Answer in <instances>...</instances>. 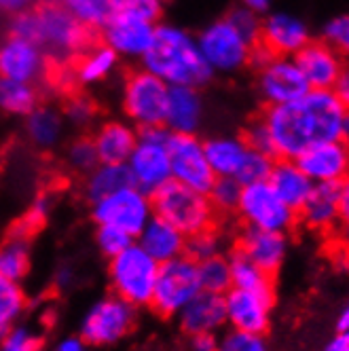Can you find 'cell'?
<instances>
[{
    "instance_id": "obj_1",
    "label": "cell",
    "mask_w": 349,
    "mask_h": 351,
    "mask_svg": "<svg viewBox=\"0 0 349 351\" xmlns=\"http://www.w3.org/2000/svg\"><path fill=\"white\" fill-rule=\"evenodd\" d=\"M347 110L333 89H309V93L292 104L267 106L263 121L273 140L276 159H296L320 142L345 140Z\"/></svg>"
},
{
    "instance_id": "obj_2",
    "label": "cell",
    "mask_w": 349,
    "mask_h": 351,
    "mask_svg": "<svg viewBox=\"0 0 349 351\" xmlns=\"http://www.w3.org/2000/svg\"><path fill=\"white\" fill-rule=\"evenodd\" d=\"M142 68L169 87L202 89L214 79L212 68L199 51L197 38L173 23H157L153 45L142 56Z\"/></svg>"
},
{
    "instance_id": "obj_3",
    "label": "cell",
    "mask_w": 349,
    "mask_h": 351,
    "mask_svg": "<svg viewBox=\"0 0 349 351\" xmlns=\"http://www.w3.org/2000/svg\"><path fill=\"white\" fill-rule=\"evenodd\" d=\"M11 34L34 43L47 60L60 62L83 53L91 40V28L83 26L56 0L17 13L11 21Z\"/></svg>"
},
{
    "instance_id": "obj_4",
    "label": "cell",
    "mask_w": 349,
    "mask_h": 351,
    "mask_svg": "<svg viewBox=\"0 0 349 351\" xmlns=\"http://www.w3.org/2000/svg\"><path fill=\"white\" fill-rule=\"evenodd\" d=\"M155 216L173 224L186 237L216 227L218 214L212 208L208 195L169 180L153 197Z\"/></svg>"
},
{
    "instance_id": "obj_5",
    "label": "cell",
    "mask_w": 349,
    "mask_h": 351,
    "mask_svg": "<svg viewBox=\"0 0 349 351\" xmlns=\"http://www.w3.org/2000/svg\"><path fill=\"white\" fill-rule=\"evenodd\" d=\"M106 273L112 294L138 309L151 305L159 263L148 256L136 241L108 261Z\"/></svg>"
},
{
    "instance_id": "obj_6",
    "label": "cell",
    "mask_w": 349,
    "mask_h": 351,
    "mask_svg": "<svg viewBox=\"0 0 349 351\" xmlns=\"http://www.w3.org/2000/svg\"><path fill=\"white\" fill-rule=\"evenodd\" d=\"M169 140L171 132L165 125L138 130V142L125 163L132 173L134 186L151 197L171 180Z\"/></svg>"
},
{
    "instance_id": "obj_7",
    "label": "cell",
    "mask_w": 349,
    "mask_h": 351,
    "mask_svg": "<svg viewBox=\"0 0 349 351\" xmlns=\"http://www.w3.org/2000/svg\"><path fill=\"white\" fill-rule=\"evenodd\" d=\"M138 324V307L130 305L128 300L117 294H106L93 300L85 309L79 322L81 339L93 347H112L128 339Z\"/></svg>"
},
{
    "instance_id": "obj_8",
    "label": "cell",
    "mask_w": 349,
    "mask_h": 351,
    "mask_svg": "<svg viewBox=\"0 0 349 351\" xmlns=\"http://www.w3.org/2000/svg\"><path fill=\"white\" fill-rule=\"evenodd\" d=\"M202 292L197 263L189 256H178L159 265L151 307L159 317H176L184 305Z\"/></svg>"
},
{
    "instance_id": "obj_9",
    "label": "cell",
    "mask_w": 349,
    "mask_h": 351,
    "mask_svg": "<svg viewBox=\"0 0 349 351\" xmlns=\"http://www.w3.org/2000/svg\"><path fill=\"white\" fill-rule=\"evenodd\" d=\"M199 51L214 74H233L250 66L254 45L248 43L227 17H220L199 32Z\"/></svg>"
},
{
    "instance_id": "obj_10",
    "label": "cell",
    "mask_w": 349,
    "mask_h": 351,
    "mask_svg": "<svg viewBox=\"0 0 349 351\" xmlns=\"http://www.w3.org/2000/svg\"><path fill=\"white\" fill-rule=\"evenodd\" d=\"M235 214L243 227L278 233H290L298 222L296 212L282 202L269 182L243 186Z\"/></svg>"
},
{
    "instance_id": "obj_11",
    "label": "cell",
    "mask_w": 349,
    "mask_h": 351,
    "mask_svg": "<svg viewBox=\"0 0 349 351\" xmlns=\"http://www.w3.org/2000/svg\"><path fill=\"white\" fill-rule=\"evenodd\" d=\"M91 208L93 224H106L130 233L134 239L146 227V222L155 216L153 199L138 186L121 189L104 199H99Z\"/></svg>"
},
{
    "instance_id": "obj_12",
    "label": "cell",
    "mask_w": 349,
    "mask_h": 351,
    "mask_svg": "<svg viewBox=\"0 0 349 351\" xmlns=\"http://www.w3.org/2000/svg\"><path fill=\"white\" fill-rule=\"evenodd\" d=\"M167 93L169 85L159 77L146 72L144 68L136 70L130 74L125 87H123V110L134 125H138V130L163 125Z\"/></svg>"
},
{
    "instance_id": "obj_13",
    "label": "cell",
    "mask_w": 349,
    "mask_h": 351,
    "mask_svg": "<svg viewBox=\"0 0 349 351\" xmlns=\"http://www.w3.org/2000/svg\"><path fill=\"white\" fill-rule=\"evenodd\" d=\"M256 89L267 106L292 104L309 93V85L294 58L282 56H269V60L256 68Z\"/></svg>"
},
{
    "instance_id": "obj_14",
    "label": "cell",
    "mask_w": 349,
    "mask_h": 351,
    "mask_svg": "<svg viewBox=\"0 0 349 351\" xmlns=\"http://www.w3.org/2000/svg\"><path fill=\"white\" fill-rule=\"evenodd\" d=\"M169 163H171V180L197 193L206 195L216 180L206 157L204 140L197 136L171 134Z\"/></svg>"
},
{
    "instance_id": "obj_15",
    "label": "cell",
    "mask_w": 349,
    "mask_h": 351,
    "mask_svg": "<svg viewBox=\"0 0 349 351\" xmlns=\"http://www.w3.org/2000/svg\"><path fill=\"white\" fill-rule=\"evenodd\" d=\"M273 305H276V296H271V294H258V292L231 288L224 294L227 328L267 337L271 328Z\"/></svg>"
},
{
    "instance_id": "obj_16",
    "label": "cell",
    "mask_w": 349,
    "mask_h": 351,
    "mask_svg": "<svg viewBox=\"0 0 349 351\" xmlns=\"http://www.w3.org/2000/svg\"><path fill=\"white\" fill-rule=\"evenodd\" d=\"M311 40V30L303 17L288 11H269L261 23V40L271 56L294 58Z\"/></svg>"
},
{
    "instance_id": "obj_17",
    "label": "cell",
    "mask_w": 349,
    "mask_h": 351,
    "mask_svg": "<svg viewBox=\"0 0 349 351\" xmlns=\"http://www.w3.org/2000/svg\"><path fill=\"white\" fill-rule=\"evenodd\" d=\"M313 184H339L349 176V142H320L309 146L296 159Z\"/></svg>"
},
{
    "instance_id": "obj_18",
    "label": "cell",
    "mask_w": 349,
    "mask_h": 351,
    "mask_svg": "<svg viewBox=\"0 0 349 351\" xmlns=\"http://www.w3.org/2000/svg\"><path fill=\"white\" fill-rule=\"evenodd\" d=\"M157 23L117 11L102 28L104 45H108L119 58H138L151 49Z\"/></svg>"
},
{
    "instance_id": "obj_19",
    "label": "cell",
    "mask_w": 349,
    "mask_h": 351,
    "mask_svg": "<svg viewBox=\"0 0 349 351\" xmlns=\"http://www.w3.org/2000/svg\"><path fill=\"white\" fill-rule=\"evenodd\" d=\"M237 252H241L248 261H252L258 269L276 278L282 265L286 263L290 237L288 233L278 231H263L252 227H241L239 235L235 237Z\"/></svg>"
},
{
    "instance_id": "obj_20",
    "label": "cell",
    "mask_w": 349,
    "mask_h": 351,
    "mask_svg": "<svg viewBox=\"0 0 349 351\" xmlns=\"http://www.w3.org/2000/svg\"><path fill=\"white\" fill-rule=\"evenodd\" d=\"M45 70L47 58L34 43L13 34L0 43V77L36 85Z\"/></svg>"
},
{
    "instance_id": "obj_21",
    "label": "cell",
    "mask_w": 349,
    "mask_h": 351,
    "mask_svg": "<svg viewBox=\"0 0 349 351\" xmlns=\"http://www.w3.org/2000/svg\"><path fill=\"white\" fill-rule=\"evenodd\" d=\"M180 332L186 337L195 335H220L227 328V309H224V296L212 292H199L184 309L173 317Z\"/></svg>"
},
{
    "instance_id": "obj_22",
    "label": "cell",
    "mask_w": 349,
    "mask_h": 351,
    "mask_svg": "<svg viewBox=\"0 0 349 351\" xmlns=\"http://www.w3.org/2000/svg\"><path fill=\"white\" fill-rule=\"evenodd\" d=\"M294 62L301 68L309 89H333L345 66V60L326 40H309L294 56Z\"/></svg>"
},
{
    "instance_id": "obj_23",
    "label": "cell",
    "mask_w": 349,
    "mask_h": 351,
    "mask_svg": "<svg viewBox=\"0 0 349 351\" xmlns=\"http://www.w3.org/2000/svg\"><path fill=\"white\" fill-rule=\"evenodd\" d=\"M34 227L36 224L26 218L0 239V275L3 278L17 284L26 282L32 269Z\"/></svg>"
},
{
    "instance_id": "obj_24",
    "label": "cell",
    "mask_w": 349,
    "mask_h": 351,
    "mask_svg": "<svg viewBox=\"0 0 349 351\" xmlns=\"http://www.w3.org/2000/svg\"><path fill=\"white\" fill-rule=\"evenodd\" d=\"M206 117V102L202 89L195 87H169L167 93V108L163 125L171 134L197 136Z\"/></svg>"
},
{
    "instance_id": "obj_25",
    "label": "cell",
    "mask_w": 349,
    "mask_h": 351,
    "mask_svg": "<svg viewBox=\"0 0 349 351\" xmlns=\"http://www.w3.org/2000/svg\"><path fill=\"white\" fill-rule=\"evenodd\" d=\"M298 222L313 233H330L335 231L339 220V195L337 184H313L309 197L301 210L296 212Z\"/></svg>"
},
{
    "instance_id": "obj_26",
    "label": "cell",
    "mask_w": 349,
    "mask_h": 351,
    "mask_svg": "<svg viewBox=\"0 0 349 351\" xmlns=\"http://www.w3.org/2000/svg\"><path fill=\"white\" fill-rule=\"evenodd\" d=\"M136 243L144 250V252L155 258L159 265L173 261L184 254V245H186V235L180 233L173 224L167 220L153 216L146 222V227L138 233Z\"/></svg>"
},
{
    "instance_id": "obj_27",
    "label": "cell",
    "mask_w": 349,
    "mask_h": 351,
    "mask_svg": "<svg viewBox=\"0 0 349 351\" xmlns=\"http://www.w3.org/2000/svg\"><path fill=\"white\" fill-rule=\"evenodd\" d=\"M99 163H128L138 142V130L125 121H108L91 136Z\"/></svg>"
},
{
    "instance_id": "obj_28",
    "label": "cell",
    "mask_w": 349,
    "mask_h": 351,
    "mask_svg": "<svg viewBox=\"0 0 349 351\" xmlns=\"http://www.w3.org/2000/svg\"><path fill=\"white\" fill-rule=\"evenodd\" d=\"M267 182L282 202L294 212L301 210V206L305 204V199L313 189V182L307 178V173L292 159H276Z\"/></svg>"
},
{
    "instance_id": "obj_29",
    "label": "cell",
    "mask_w": 349,
    "mask_h": 351,
    "mask_svg": "<svg viewBox=\"0 0 349 351\" xmlns=\"http://www.w3.org/2000/svg\"><path fill=\"white\" fill-rule=\"evenodd\" d=\"M204 150L216 178H235L250 148L241 136L220 134L204 140Z\"/></svg>"
},
{
    "instance_id": "obj_30",
    "label": "cell",
    "mask_w": 349,
    "mask_h": 351,
    "mask_svg": "<svg viewBox=\"0 0 349 351\" xmlns=\"http://www.w3.org/2000/svg\"><path fill=\"white\" fill-rule=\"evenodd\" d=\"M134 186L132 173L125 163H99L83 178V197L89 206L97 204L121 189Z\"/></svg>"
},
{
    "instance_id": "obj_31",
    "label": "cell",
    "mask_w": 349,
    "mask_h": 351,
    "mask_svg": "<svg viewBox=\"0 0 349 351\" xmlns=\"http://www.w3.org/2000/svg\"><path fill=\"white\" fill-rule=\"evenodd\" d=\"M23 123L28 140L43 150L56 148L64 138V114L53 106H36Z\"/></svg>"
},
{
    "instance_id": "obj_32",
    "label": "cell",
    "mask_w": 349,
    "mask_h": 351,
    "mask_svg": "<svg viewBox=\"0 0 349 351\" xmlns=\"http://www.w3.org/2000/svg\"><path fill=\"white\" fill-rule=\"evenodd\" d=\"M229 265H231V284L233 288L258 292V294H271L276 296V278L263 269H258L252 261H248L237 250H229Z\"/></svg>"
},
{
    "instance_id": "obj_33",
    "label": "cell",
    "mask_w": 349,
    "mask_h": 351,
    "mask_svg": "<svg viewBox=\"0 0 349 351\" xmlns=\"http://www.w3.org/2000/svg\"><path fill=\"white\" fill-rule=\"evenodd\" d=\"M28 311V294L21 284L0 275V339L21 324Z\"/></svg>"
},
{
    "instance_id": "obj_34",
    "label": "cell",
    "mask_w": 349,
    "mask_h": 351,
    "mask_svg": "<svg viewBox=\"0 0 349 351\" xmlns=\"http://www.w3.org/2000/svg\"><path fill=\"white\" fill-rule=\"evenodd\" d=\"M119 66V56L108 45H97L79 62L77 81L81 85H95L106 81Z\"/></svg>"
},
{
    "instance_id": "obj_35",
    "label": "cell",
    "mask_w": 349,
    "mask_h": 351,
    "mask_svg": "<svg viewBox=\"0 0 349 351\" xmlns=\"http://www.w3.org/2000/svg\"><path fill=\"white\" fill-rule=\"evenodd\" d=\"M38 106L34 85L0 77V110L13 117H28Z\"/></svg>"
},
{
    "instance_id": "obj_36",
    "label": "cell",
    "mask_w": 349,
    "mask_h": 351,
    "mask_svg": "<svg viewBox=\"0 0 349 351\" xmlns=\"http://www.w3.org/2000/svg\"><path fill=\"white\" fill-rule=\"evenodd\" d=\"M68 13L77 17L83 26L95 30L104 28L108 19L117 13L119 0H56Z\"/></svg>"
},
{
    "instance_id": "obj_37",
    "label": "cell",
    "mask_w": 349,
    "mask_h": 351,
    "mask_svg": "<svg viewBox=\"0 0 349 351\" xmlns=\"http://www.w3.org/2000/svg\"><path fill=\"white\" fill-rule=\"evenodd\" d=\"M197 271H199V282H202L204 292L224 296L233 288V284H231V265H229L227 254H218V256H212L208 261L197 263Z\"/></svg>"
},
{
    "instance_id": "obj_38",
    "label": "cell",
    "mask_w": 349,
    "mask_h": 351,
    "mask_svg": "<svg viewBox=\"0 0 349 351\" xmlns=\"http://www.w3.org/2000/svg\"><path fill=\"white\" fill-rule=\"evenodd\" d=\"M218 254H229L227 252V237H224L218 227H212L208 231L195 233L191 237H186V245H184V256L193 258L195 263L208 261L212 256Z\"/></svg>"
},
{
    "instance_id": "obj_39",
    "label": "cell",
    "mask_w": 349,
    "mask_h": 351,
    "mask_svg": "<svg viewBox=\"0 0 349 351\" xmlns=\"http://www.w3.org/2000/svg\"><path fill=\"white\" fill-rule=\"evenodd\" d=\"M241 184L235 178H216L206 193L216 214H235L241 197Z\"/></svg>"
},
{
    "instance_id": "obj_40",
    "label": "cell",
    "mask_w": 349,
    "mask_h": 351,
    "mask_svg": "<svg viewBox=\"0 0 349 351\" xmlns=\"http://www.w3.org/2000/svg\"><path fill=\"white\" fill-rule=\"evenodd\" d=\"M66 165L74 171L87 176L93 167L99 165L97 153H95V144L91 136H81L77 140H72L66 148Z\"/></svg>"
},
{
    "instance_id": "obj_41",
    "label": "cell",
    "mask_w": 349,
    "mask_h": 351,
    "mask_svg": "<svg viewBox=\"0 0 349 351\" xmlns=\"http://www.w3.org/2000/svg\"><path fill=\"white\" fill-rule=\"evenodd\" d=\"M273 163H276V159H273V157L256 153V150L250 148V150H248L245 159H243V163H241V167L235 173V180L241 186L256 184V182H267L269 173L273 169Z\"/></svg>"
},
{
    "instance_id": "obj_42",
    "label": "cell",
    "mask_w": 349,
    "mask_h": 351,
    "mask_svg": "<svg viewBox=\"0 0 349 351\" xmlns=\"http://www.w3.org/2000/svg\"><path fill=\"white\" fill-rule=\"evenodd\" d=\"M136 239L115 227H106V224H95V231H93V243L97 247V252L102 254L106 261L115 258L117 254H121L123 250L130 247Z\"/></svg>"
},
{
    "instance_id": "obj_43",
    "label": "cell",
    "mask_w": 349,
    "mask_h": 351,
    "mask_svg": "<svg viewBox=\"0 0 349 351\" xmlns=\"http://www.w3.org/2000/svg\"><path fill=\"white\" fill-rule=\"evenodd\" d=\"M216 351H271L265 335L241 332L235 328H224L218 335Z\"/></svg>"
},
{
    "instance_id": "obj_44",
    "label": "cell",
    "mask_w": 349,
    "mask_h": 351,
    "mask_svg": "<svg viewBox=\"0 0 349 351\" xmlns=\"http://www.w3.org/2000/svg\"><path fill=\"white\" fill-rule=\"evenodd\" d=\"M0 351H40V337L28 324H17L3 339Z\"/></svg>"
},
{
    "instance_id": "obj_45",
    "label": "cell",
    "mask_w": 349,
    "mask_h": 351,
    "mask_svg": "<svg viewBox=\"0 0 349 351\" xmlns=\"http://www.w3.org/2000/svg\"><path fill=\"white\" fill-rule=\"evenodd\" d=\"M224 17H227V19L233 23L235 30H237L248 43H252L254 47L258 45V40H261V23H263V17H261V15H256V13H252V11L243 9L241 5H237L235 9H231Z\"/></svg>"
},
{
    "instance_id": "obj_46",
    "label": "cell",
    "mask_w": 349,
    "mask_h": 351,
    "mask_svg": "<svg viewBox=\"0 0 349 351\" xmlns=\"http://www.w3.org/2000/svg\"><path fill=\"white\" fill-rule=\"evenodd\" d=\"M324 40L335 47L343 60H349V13L333 17L322 30Z\"/></svg>"
},
{
    "instance_id": "obj_47",
    "label": "cell",
    "mask_w": 349,
    "mask_h": 351,
    "mask_svg": "<svg viewBox=\"0 0 349 351\" xmlns=\"http://www.w3.org/2000/svg\"><path fill=\"white\" fill-rule=\"evenodd\" d=\"M241 138L248 144V148H252V150H256V153H263V155H269V157L276 159V148H273L271 134H269L267 125L261 117L248 123V128H245Z\"/></svg>"
},
{
    "instance_id": "obj_48",
    "label": "cell",
    "mask_w": 349,
    "mask_h": 351,
    "mask_svg": "<svg viewBox=\"0 0 349 351\" xmlns=\"http://www.w3.org/2000/svg\"><path fill=\"white\" fill-rule=\"evenodd\" d=\"M117 11L140 17L144 21L157 23V19L161 17V11H163V0H119Z\"/></svg>"
},
{
    "instance_id": "obj_49",
    "label": "cell",
    "mask_w": 349,
    "mask_h": 351,
    "mask_svg": "<svg viewBox=\"0 0 349 351\" xmlns=\"http://www.w3.org/2000/svg\"><path fill=\"white\" fill-rule=\"evenodd\" d=\"M64 121L74 125V128H87L95 117V108L87 97H74L64 108Z\"/></svg>"
},
{
    "instance_id": "obj_50",
    "label": "cell",
    "mask_w": 349,
    "mask_h": 351,
    "mask_svg": "<svg viewBox=\"0 0 349 351\" xmlns=\"http://www.w3.org/2000/svg\"><path fill=\"white\" fill-rule=\"evenodd\" d=\"M77 269H74L70 263H62L56 271H53V286L62 292L70 290L74 284H77Z\"/></svg>"
},
{
    "instance_id": "obj_51",
    "label": "cell",
    "mask_w": 349,
    "mask_h": 351,
    "mask_svg": "<svg viewBox=\"0 0 349 351\" xmlns=\"http://www.w3.org/2000/svg\"><path fill=\"white\" fill-rule=\"evenodd\" d=\"M333 93L337 95V99L343 104V108L349 112V64L343 66L337 83L333 85Z\"/></svg>"
},
{
    "instance_id": "obj_52",
    "label": "cell",
    "mask_w": 349,
    "mask_h": 351,
    "mask_svg": "<svg viewBox=\"0 0 349 351\" xmlns=\"http://www.w3.org/2000/svg\"><path fill=\"white\" fill-rule=\"evenodd\" d=\"M337 195H339V220H341V227H347V224H349V176L337 184Z\"/></svg>"
},
{
    "instance_id": "obj_53",
    "label": "cell",
    "mask_w": 349,
    "mask_h": 351,
    "mask_svg": "<svg viewBox=\"0 0 349 351\" xmlns=\"http://www.w3.org/2000/svg\"><path fill=\"white\" fill-rule=\"evenodd\" d=\"M51 351H91V347L81 339V335H66L51 347Z\"/></svg>"
},
{
    "instance_id": "obj_54",
    "label": "cell",
    "mask_w": 349,
    "mask_h": 351,
    "mask_svg": "<svg viewBox=\"0 0 349 351\" xmlns=\"http://www.w3.org/2000/svg\"><path fill=\"white\" fill-rule=\"evenodd\" d=\"M218 335H195L189 337V349L191 351H216Z\"/></svg>"
},
{
    "instance_id": "obj_55",
    "label": "cell",
    "mask_w": 349,
    "mask_h": 351,
    "mask_svg": "<svg viewBox=\"0 0 349 351\" xmlns=\"http://www.w3.org/2000/svg\"><path fill=\"white\" fill-rule=\"evenodd\" d=\"M322 351H349V330H337Z\"/></svg>"
},
{
    "instance_id": "obj_56",
    "label": "cell",
    "mask_w": 349,
    "mask_h": 351,
    "mask_svg": "<svg viewBox=\"0 0 349 351\" xmlns=\"http://www.w3.org/2000/svg\"><path fill=\"white\" fill-rule=\"evenodd\" d=\"M239 5L243 9H248V11H252V13L265 17L271 11V7H273V0H239Z\"/></svg>"
},
{
    "instance_id": "obj_57",
    "label": "cell",
    "mask_w": 349,
    "mask_h": 351,
    "mask_svg": "<svg viewBox=\"0 0 349 351\" xmlns=\"http://www.w3.org/2000/svg\"><path fill=\"white\" fill-rule=\"evenodd\" d=\"M32 0H0V11H7V13H21L30 9Z\"/></svg>"
},
{
    "instance_id": "obj_58",
    "label": "cell",
    "mask_w": 349,
    "mask_h": 351,
    "mask_svg": "<svg viewBox=\"0 0 349 351\" xmlns=\"http://www.w3.org/2000/svg\"><path fill=\"white\" fill-rule=\"evenodd\" d=\"M337 330H349V300L345 303V307L339 311V317H337Z\"/></svg>"
},
{
    "instance_id": "obj_59",
    "label": "cell",
    "mask_w": 349,
    "mask_h": 351,
    "mask_svg": "<svg viewBox=\"0 0 349 351\" xmlns=\"http://www.w3.org/2000/svg\"><path fill=\"white\" fill-rule=\"evenodd\" d=\"M341 243H343V250L349 254V224L347 227H341Z\"/></svg>"
}]
</instances>
